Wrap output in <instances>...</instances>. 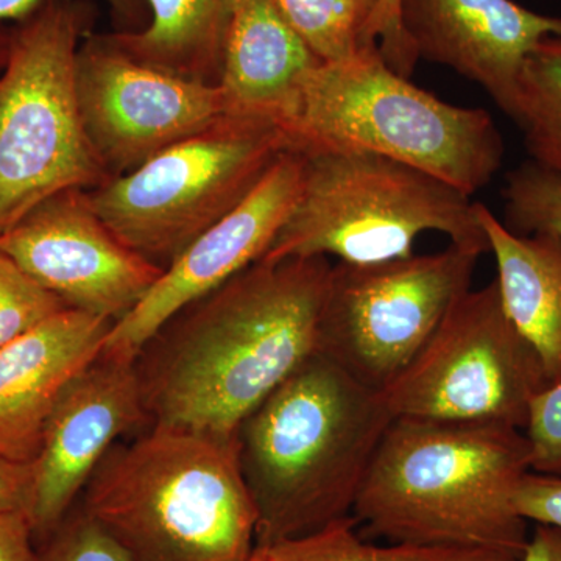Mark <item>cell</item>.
<instances>
[{"mask_svg": "<svg viewBox=\"0 0 561 561\" xmlns=\"http://www.w3.org/2000/svg\"><path fill=\"white\" fill-rule=\"evenodd\" d=\"M43 541L36 561H131L116 538L80 504Z\"/></svg>", "mask_w": 561, "mask_h": 561, "instance_id": "25", "label": "cell"}, {"mask_svg": "<svg viewBox=\"0 0 561 561\" xmlns=\"http://www.w3.org/2000/svg\"><path fill=\"white\" fill-rule=\"evenodd\" d=\"M283 127L302 153L378 154L470 197L489 186L504 160L489 111L421 90L387 65L378 44L309 70Z\"/></svg>", "mask_w": 561, "mask_h": 561, "instance_id": "5", "label": "cell"}, {"mask_svg": "<svg viewBox=\"0 0 561 561\" xmlns=\"http://www.w3.org/2000/svg\"><path fill=\"white\" fill-rule=\"evenodd\" d=\"M69 309L0 251V348Z\"/></svg>", "mask_w": 561, "mask_h": 561, "instance_id": "24", "label": "cell"}, {"mask_svg": "<svg viewBox=\"0 0 561 561\" xmlns=\"http://www.w3.org/2000/svg\"><path fill=\"white\" fill-rule=\"evenodd\" d=\"M515 505L527 523L561 530V476L530 471L516 491Z\"/></svg>", "mask_w": 561, "mask_h": 561, "instance_id": "27", "label": "cell"}, {"mask_svg": "<svg viewBox=\"0 0 561 561\" xmlns=\"http://www.w3.org/2000/svg\"><path fill=\"white\" fill-rule=\"evenodd\" d=\"M88 13L46 0L10 33L0 69V234L41 202L111 179L92 149L77 90Z\"/></svg>", "mask_w": 561, "mask_h": 561, "instance_id": "7", "label": "cell"}, {"mask_svg": "<svg viewBox=\"0 0 561 561\" xmlns=\"http://www.w3.org/2000/svg\"><path fill=\"white\" fill-rule=\"evenodd\" d=\"M289 149L280 122L231 113L88 191V198L119 241L168 268L238 208Z\"/></svg>", "mask_w": 561, "mask_h": 561, "instance_id": "8", "label": "cell"}, {"mask_svg": "<svg viewBox=\"0 0 561 561\" xmlns=\"http://www.w3.org/2000/svg\"><path fill=\"white\" fill-rule=\"evenodd\" d=\"M524 434L531 471L561 476V378L534 398Z\"/></svg>", "mask_w": 561, "mask_h": 561, "instance_id": "26", "label": "cell"}, {"mask_svg": "<svg viewBox=\"0 0 561 561\" xmlns=\"http://www.w3.org/2000/svg\"><path fill=\"white\" fill-rule=\"evenodd\" d=\"M135 360L102 353L62 390L33 465L31 515L49 537L80 501L110 449L150 426Z\"/></svg>", "mask_w": 561, "mask_h": 561, "instance_id": "14", "label": "cell"}, {"mask_svg": "<svg viewBox=\"0 0 561 561\" xmlns=\"http://www.w3.org/2000/svg\"><path fill=\"white\" fill-rule=\"evenodd\" d=\"M302 175L305 154L284 151L249 197L198 236L164 268L139 305L113 324L102 353L135 360L176 312L261 261L300 197Z\"/></svg>", "mask_w": 561, "mask_h": 561, "instance_id": "13", "label": "cell"}, {"mask_svg": "<svg viewBox=\"0 0 561 561\" xmlns=\"http://www.w3.org/2000/svg\"><path fill=\"white\" fill-rule=\"evenodd\" d=\"M287 24L321 62L353 57L367 46V14L350 0H273Z\"/></svg>", "mask_w": 561, "mask_h": 561, "instance_id": "22", "label": "cell"}, {"mask_svg": "<svg viewBox=\"0 0 561 561\" xmlns=\"http://www.w3.org/2000/svg\"><path fill=\"white\" fill-rule=\"evenodd\" d=\"M79 504L131 561H245L256 545L236 434L150 424L110 449Z\"/></svg>", "mask_w": 561, "mask_h": 561, "instance_id": "4", "label": "cell"}, {"mask_svg": "<svg viewBox=\"0 0 561 561\" xmlns=\"http://www.w3.org/2000/svg\"><path fill=\"white\" fill-rule=\"evenodd\" d=\"M351 3L357 7L362 11V13L367 14L368 25L373 21V18L378 13L379 7H381L382 0H350ZM367 25V32H368ZM368 39V38H367ZM375 44V43H373Z\"/></svg>", "mask_w": 561, "mask_h": 561, "instance_id": "33", "label": "cell"}, {"mask_svg": "<svg viewBox=\"0 0 561 561\" xmlns=\"http://www.w3.org/2000/svg\"><path fill=\"white\" fill-rule=\"evenodd\" d=\"M531 471L524 431L491 423L393 419L353 516L368 540L522 557L529 523L516 491Z\"/></svg>", "mask_w": 561, "mask_h": 561, "instance_id": "2", "label": "cell"}, {"mask_svg": "<svg viewBox=\"0 0 561 561\" xmlns=\"http://www.w3.org/2000/svg\"><path fill=\"white\" fill-rule=\"evenodd\" d=\"M331 268L262 257L165 321L135 357L150 423L234 435L317 354Z\"/></svg>", "mask_w": 561, "mask_h": 561, "instance_id": "1", "label": "cell"}, {"mask_svg": "<svg viewBox=\"0 0 561 561\" xmlns=\"http://www.w3.org/2000/svg\"><path fill=\"white\" fill-rule=\"evenodd\" d=\"M0 251L69 309L114 323L139 305L164 272L114 236L84 190L61 191L41 202L0 234Z\"/></svg>", "mask_w": 561, "mask_h": 561, "instance_id": "12", "label": "cell"}, {"mask_svg": "<svg viewBox=\"0 0 561 561\" xmlns=\"http://www.w3.org/2000/svg\"><path fill=\"white\" fill-rule=\"evenodd\" d=\"M113 324L66 309L0 348V457L21 463L36 459L62 390L101 356Z\"/></svg>", "mask_w": 561, "mask_h": 561, "instance_id": "16", "label": "cell"}, {"mask_svg": "<svg viewBox=\"0 0 561 561\" xmlns=\"http://www.w3.org/2000/svg\"><path fill=\"white\" fill-rule=\"evenodd\" d=\"M302 154L300 197L265 260L332 256L379 264L412 256L420 236L430 231L482 254L490 251L478 203L451 184L378 154Z\"/></svg>", "mask_w": 561, "mask_h": 561, "instance_id": "6", "label": "cell"}, {"mask_svg": "<svg viewBox=\"0 0 561 561\" xmlns=\"http://www.w3.org/2000/svg\"><path fill=\"white\" fill-rule=\"evenodd\" d=\"M33 465L0 457V513L31 512Z\"/></svg>", "mask_w": 561, "mask_h": 561, "instance_id": "30", "label": "cell"}, {"mask_svg": "<svg viewBox=\"0 0 561 561\" xmlns=\"http://www.w3.org/2000/svg\"><path fill=\"white\" fill-rule=\"evenodd\" d=\"M548 386L540 357L508 319L493 279L461 295L381 397L393 419L524 431L531 401Z\"/></svg>", "mask_w": 561, "mask_h": 561, "instance_id": "9", "label": "cell"}, {"mask_svg": "<svg viewBox=\"0 0 561 561\" xmlns=\"http://www.w3.org/2000/svg\"><path fill=\"white\" fill-rule=\"evenodd\" d=\"M391 420L381 391L321 354L302 362L236 431L256 542L301 537L353 515Z\"/></svg>", "mask_w": 561, "mask_h": 561, "instance_id": "3", "label": "cell"}, {"mask_svg": "<svg viewBox=\"0 0 561 561\" xmlns=\"http://www.w3.org/2000/svg\"><path fill=\"white\" fill-rule=\"evenodd\" d=\"M77 90L88 139L111 179L231 114L219 84L135 60L108 35L81 43Z\"/></svg>", "mask_w": 561, "mask_h": 561, "instance_id": "11", "label": "cell"}, {"mask_svg": "<svg viewBox=\"0 0 561 561\" xmlns=\"http://www.w3.org/2000/svg\"><path fill=\"white\" fill-rule=\"evenodd\" d=\"M234 0H146L150 24L108 35L125 54L153 68L219 84Z\"/></svg>", "mask_w": 561, "mask_h": 561, "instance_id": "19", "label": "cell"}, {"mask_svg": "<svg viewBox=\"0 0 561 561\" xmlns=\"http://www.w3.org/2000/svg\"><path fill=\"white\" fill-rule=\"evenodd\" d=\"M321 62L273 0H234L219 87L232 114L283 125L306 73Z\"/></svg>", "mask_w": 561, "mask_h": 561, "instance_id": "17", "label": "cell"}, {"mask_svg": "<svg viewBox=\"0 0 561 561\" xmlns=\"http://www.w3.org/2000/svg\"><path fill=\"white\" fill-rule=\"evenodd\" d=\"M44 2L46 0H0V22L27 20ZM106 2L127 20H136L142 14L146 0H106Z\"/></svg>", "mask_w": 561, "mask_h": 561, "instance_id": "31", "label": "cell"}, {"mask_svg": "<svg viewBox=\"0 0 561 561\" xmlns=\"http://www.w3.org/2000/svg\"><path fill=\"white\" fill-rule=\"evenodd\" d=\"M367 38L378 44L383 60L402 77H411L416 57L405 43L400 24V0H382L378 13L368 25Z\"/></svg>", "mask_w": 561, "mask_h": 561, "instance_id": "28", "label": "cell"}, {"mask_svg": "<svg viewBox=\"0 0 561 561\" xmlns=\"http://www.w3.org/2000/svg\"><path fill=\"white\" fill-rule=\"evenodd\" d=\"M400 24L416 60L474 81L508 117L527 57L561 33L560 18L513 0H400Z\"/></svg>", "mask_w": 561, "mask_h": 561, "instance_id": "15", "label": "cell"}, {"mask_svg": "<svg viewBox=\"0 0 561 561\" xmlns=\"http://www.w3.org/2000/svg\"><path fill=\"white\" fill-rule=\"evenodd\" d=\"M522 557L486 549L378 545L360 534L351 515L301 537L256 542L245 561H518Z\"/></svg>", "mask_w": 561, "mask_h": 561, "instance_id": "20", "label": "cell"}, {"mask_svg": "<svg viewBox=\"0 0 561 561\" xmlns=\"http://www.w3.org/2000/svg\"><path fill=\"white\" fill-rule=\"evenodd\" d=\"M518 561H561V530L535 524L526 551Z\"/></svg>", "mask_w": 561, "mask_h": 561, "instance_id": "32", "label": "cell"}, {"mask_svg": "<svg viewBox=\"0 0 561 561\" xmlns=\"http://www.w3.org/2000/svg\"><path fill=\"white\" fill-rule=\"evenodd\" d=\"M481 256L449 243L438 253L379 264H332L317 354L382 391L471 289Z\"/></svg>", "mask_w": 561, "mask_h": 561, "instance_id": "10", "label": "cell"}, {"mask_svg": "<svg viewBox=\"0 0 561 561\" xmlns=\"http://www.w3.org/2000/svg\"><path fill=\"white\" fill-rule=\"evenodd\" d=\"M479 221L497 265L502 306L540 357L549 383L561 378V238L552 232L516 234L485 205Z\"/></svg>", "mask_w": 561, "mask_h": 561, "instance_id": "18", "label": "cell"}, {"mask_svg": "<svg viewBox=\"0 0 561 561\" xmlns=\"http://www.w3.org/2000/svg\"><path fill=\"white\" fill-rule=\"evenodd\" d=\"M35 538L28 512L0 513V561H36Z\"/></svg>", "mask_w": 561, "mask_h": 561, "instance_id": "29", "label": "cell"}, {"mask_svg": "<svg viewBox=\"0 0 561 561\" xmlns=\"http://www.w3.org/2000/svg\"><path fill=\"white\" fill-rule=\"evenodd\" d=\"M505 220L516 234L552 232L561 238V176L534 161L523 162L505 176Z\"/></svg>", "mask_w": 561, "mask_h": 561, "instance_id": "23", "label": "cell"}, {"mask_svg": "<svg viewBox=\"0 0 561 561\" xmlns=\"http://www.w3.org/2000/svg\"><path fill=\"white\" fill-rule=\"evenodd\" d=\"M511 117L530 161L561 176V33L542 39L524 62Z\"/></svg>", "mask_w": 561, "mask_h": 561, "instance_id": "21", "label": "cell"}, {"mask_svg": "<svg viewBox=\"0 0 561 561\" xmlns=\"http://www.w3.org/2000/svg\"><path fill=\"white\" fill-rule=\"evenodd\" d=\"M560 21H561V18H560Z\"/></svg>", "mask_w": 561, "mask_h": 561, "instance_id": "35", "label": "cell"}, {"mask_svg": "<svg viewBox=\"0 0 561 561\" xmlns=\"http://www.w3.org/2000/svg\"><path fill=\"white\" fill-rule=\"evenodd\" d=\"M10 33L0 32V69L5 65L7 54H9Z\"/></svg>", "mask_w": 561, "mask_h": 561, "instance_id": "34", "label": "cell"}]
</instances>
